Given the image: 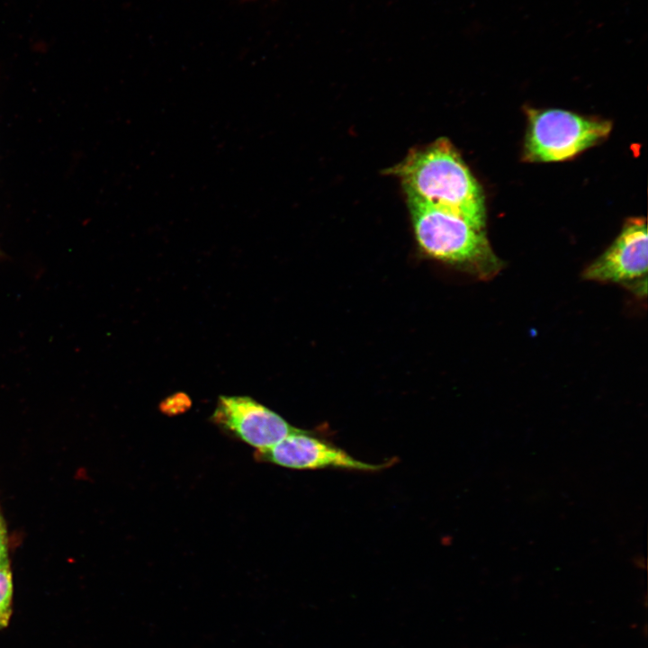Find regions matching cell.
<instances>
[{
    "instance_id": "1",
    "label": "cell",
    "mask_w": 648,
    "mask_h": 648,
    "mask_svg": "<svg viewBox=\"0 0 648 648\" xmlns=\"http://www.w3.org/2000/svg\"><path fill=\"white\" fill-rule=\"evenodd\" d=\"M393 173L406 194L446 209L485 229L482 188L463 158L446 139L412 151Z\"/></svg>"
},
{
    "instance_id": "2",
    "label": "cell",
    "mask_w": 648,
    "mask_h": 648,
    "mask_svg": "<svg viewBox=\"0 0 648 648\" xmlns=\"http://www.w3.org/2000/svg\"><path fill=\"white\" fill-rule=\"evenodd\" d=\"M406 195L416 238L427 255L482 280L500 272L503 263L494 254L485 229L455 212Z\"/></svg>"
},
{
    "instance_id": "3",
    "label": "cell",
    "mask_w": 648,
    "mask_h": 648,
    "mask_svg": "<svg viewBox=\"0 0 648 648\" xmlns=\"http://www.w3.org/2000/svg\"><path fill=\"white\" fill-rule=\"evenodd\" d=\"M527 115L525 154L531 161L571 158L607 137L612 128L608 121L558 109H531Z\"/></svg>"
},
{
    "instance_id": "4",
    "label": "cell",
    "mask_w": 648,
    "mask_h": 648,
    "mask_svg": "<svg viewBox=\"0 0 648 648\" xmlns=\"http://www.w3.org/2000/svg\"><path fill=\"white\" fill-rule=\"evenodd\" d=\"M648 237L644 219L631 218L611 246L583 272L587 280L631 285L646 292Z\"/></svg>"
},
{
    "instance_id": "5",
    "label": "cell",
    "mask_w": 648,
    "mask_h": 648,
    "mask_svg": "<svg viewBox=\"0 0 648 648\" xmlns=\"http://www.w3.org/2000/svg\"><path fill=\"white\" fill-rule=\"evenodd\" d=\"M256 460L295 470L345 469L377 472L388 467L356 459L345 450L312 436L309 431L296 429L274 446L256 450Z\"/></svg>"
},
{
    "instance_id": "6",
    "label": "cell",
    "mask_w": 648,
    "mask_h": 648,
    "mask_svg": "<svg viewBox=\"0 0 648 648\" xmlns=\"http://www.w3.org/2000/svg\"><path fill=\"white\" fill-rule=\"evenodd\" d=\"M212 419L256 450L274 446L297 429L280 415L248 396L220 397Z\"/></svg>"
},
{
    "instance_id": "7",
    "label": "cell",
    "mask_w": 648,
    "mask_h": 648,
    "mask_svg": "<svg viewBox=\"0 0 648 648\" xmlns=\"http://www.w3.org/2000/svg\"><path fill=\"white\" fill-rule=\"evenodd\" d=\"M12 573L9 566L0 568V628L8 624L12 613Z\"/></svg>"
},
{
    "instance_id": "8",
    "label": "cell",
    "mask_w": 648,
    "mask_h": 648,
    "mask_svg": "<svg viewBox=\"0 0 648 648\" xmlns=\"http://www.w3.org/2000/svg\"><path fill=\"white\" fill-rule=\"evenodd\" d=\"M8 564V554H7V535L6 527L0 511V568L7 567Z\"/></svg>"
}]
</instances>
